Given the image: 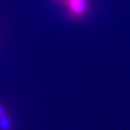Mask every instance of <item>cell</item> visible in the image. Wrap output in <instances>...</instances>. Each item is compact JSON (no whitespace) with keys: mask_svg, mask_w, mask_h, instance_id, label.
I'll return each mask as SVG.
<instances>
[{"mask_svg":"<svg viewBox=\"0 0 130 130\" xmlns=\"http://www.w3.org/2000/svg\"><path fill=\"white\" fill-rule=\"evenodd\" d=\"M64 4L69 15L75 20L84 19L90 10V0H58Z\"/></svg>","mask_w":130,"mask_h":130,"instance_id":"obj_1","label":"cell"}]
</instances>
